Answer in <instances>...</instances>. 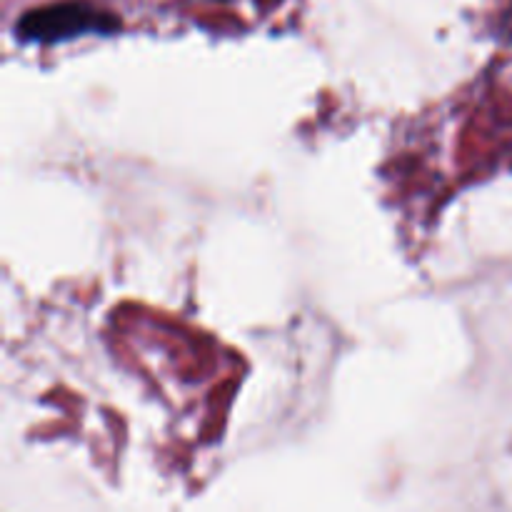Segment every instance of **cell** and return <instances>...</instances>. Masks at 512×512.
Returning <instances> with one entry per match:
<instances>
[{"label":"cell","instance_id":"6da1fadb","mask_svg":"<svg viewBox=\"0 0 512 512\" xmlns=\"http://www.w3.org/2000/svg\"><path fill=\"white\" fill-rule=\"evenodd\" d=\"M103 28V13L85 3H63L33 10L18 30L28 40H63Z\"/></svg>","mask_w":512,"mask_h":512}]
</instances>
